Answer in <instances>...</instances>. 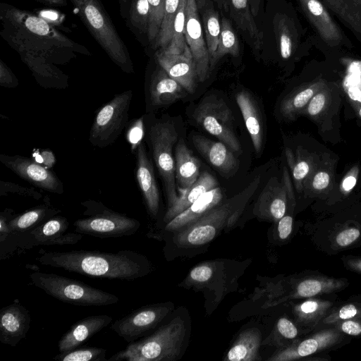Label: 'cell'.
I'll return each mask as SVG.
<instances>
[{"instance_id": "cell-1", "label": "cell", "mask_w": 361, "mask_h": 361, "mask_svg": "<svg viewBox=\"0 0 361 361\" xmlns=\"http://www.w3.org/2000/svg\"><path fill=\"white\" fill-rule=\"evenodd\" d=\"M36 260L44 266L107 279L132 281L145 276L152 270L145 255L131 250L105 252L84 250L47 252L41 249Z\"/></svg>"}, {"instance_id": "cell-2", "label": "cell", "mask_w": 361, "mask_h": 361, "mask_svg": "<svg viewBox=\"0 0 361 361\" xmlns=\"http://www.w3.org/2000/svg\"><path fill=\"white\" fill-rule=\"evenodd\" d=\"M260 176H256L240 192L221 202L195 222L174 233V241L182 247L200 246L212 241L226 226L240 216L249 200L257 190Z\"/></svg>"}, {"instance_id": "cell-3", "label": "cell", "mask_w": 361, "mask_h": 361, "mask_svg": "<svg viewBox=\"0 0 361 361\" xmlns=\"http://www.w3.org/2000/svg\"><path fill=\"white\" fill-rule=\"evenodd\" d=\"M185 322L174 317L152 334L128 343L107 361H173L179 358L186 336Z\"/></svg>"}, {"instance_id": "cell-4", "label": "cell", "mask_w": 361, "mask_h": 361, "mask_svg": "<svg viewBox=\"0 0 361 361\" xmlns=\"http://www.w3.org/2000/svg\"><path fill=\"white\" fill-rule=\"evenodd\" d=\"M305 230L316 249L328 255L361 246V216L349 209L310 224Z\"/></svg>"}, {"instance_id": "cell-5", "label": "cell", "mask_w": 361, "mask_h": 361, "mask_svg": "<svg viewBox=\"0 0 361 361\" xmlns=\"http://www.w3.org/2000/svg\"><path fill=\"white\" fill-rule=\"evenodd\" d=\"M29 278L33 285L49 295L74 305L106 306L119 301L111 293L63 276L36 271L30 273Z\"/></svg>"}, {"instance_id": "cell-6", "label": "cell", "mask_w": 361, "mask_h": 361, "mask_svg": "<svg viewBox=\"0 0 361 361\" xmlns=\"http://www.w3.org/2000/svg\"><path fill=\"white\" fill-rule=\"evenodd\" d=\"M145 118V117H144ZM145 138L150 147L152 156L161 176L167 200V208L177 200L176 164L173 147L178 139L174 124L167 120H145Z\"/></svg>"}, {"instance_id": "cell-7", "label": "cell", "mask_w": 361, "mask_h": 361, "mask_svg": "<svg viewBox=\"0 0 361 361\" xmlns=\"http://www.w3.org/2000/svg\"><path fill=\"white\" fill-rule=\"evenodd\" d=\"M80 204L86 217L74 221V231L100 238H121L135 233L140 226L138 220L116 212L102 202L89 200Z\"/></svg>"}, {"instance_id": "cell-8", "label": "cell", "mask_w": 361, "mask_h": 361, "mask_svg": "<svg viewBox=\"0 0 361 361\" xmlns=\"http://www.w3.org/2000/svg\"><path fill=\"white\" fill-rule=\"evenodd\" d=\"M91 32L111 59L125 71H130L126 48L97 0H71Z\"/></svg>"}, {"instance_id": "cell-9", "label": "cell", "mask_w": 361, "mask_h": 361, "mask_svg": "<svg viewBox=\"0 0 361 361\" xmlns=\"http://www.w3.org/2000/svg\"><path fill=\"white\" fill-rule=\"evenodd\" d=\"M301 12L311 25L313 46L322 52L351 50L354 45L320 0H297Z\"/></svg>"}, {"instance_id": "cell-10", "label": "cell", "mask_w": 361, "mask_h": 361, "mask_svg": "<svg viewBox=\"0 0 361 361\" xmlns=\"http://www.w3.org/2000/svg\"><path fill=\"white\" fill-rule=\"evenodd\" d=\"M133 91L116 94L95 114L89 141L93 146L106 147L115 142L128 123Z\"/></svg>"}, {"instance_id": "cell-11", "label": "cell", "mask_w": 361, "mask_h": 361, "mask_svg": "<svg viewBox=\"0 0 361 361\" xmlns=\"http://www.w3.org/2000/svg\"><path fill=\"white\" fill-rule=\"evenodd\" d=\"M350 336L343 334L333 326L316 329L301 337L293 345L278 350L271 355V361L309 360L318 355L327 354L350 342Z\"/></svg>"}, {"instance_id": "cell-12", "label": "cell", "mask_w": 361, "mask_h": 361, "mask_svg": "<svg viewBox=\"0 0 361 361\" xmlns=\"http://www.w3.org/2000/svg\"><path fill=\"white\" fill-rule=\"evenodd\" d=\"M196 123L226 145L233 152H241V145L233 129L230 108L215 95L204 97L194 110Z\"/></svg>"}, {"instance_id": "cell-13", "label": "cell", "mask_w": 361, "mask_h": 361, "mask_svg": "<svg viewBox=\"0 0 361 361\" xmlns=\"http://www.w3.org/2000/svg\"><path fill=\"white\" fill-rule=\"evenodd\" d=\"M68 227L69 222L66 217L56 215L25 235L8 238L1 245V252L7 257L18 247L29 250L37 245L76 244L83 234L68 233Z\"/></svg>"}, {"instance_id": "cell-14", "label": "cell", "mask_w": 361, "mask_h": 361, "mask_svg": "<svg viewBox=\"0 0 361 361\" xmlns=\"http://www.w3.org/2000/svg\"><path fill=\"white\" fill-rule=\"evenodd\" d=\"M172 307L173 304L170 302L141 307L115 321L111 329L126 342H133L155 329Z\"/></svg>"}, {"instance_id": "cell-15", "label": "cell", "mask_w": 361, "mask_h": 361, "mask_svg": "<svg viewBox=\"0 0 361 361\" xmlns=\"http://www.w3.org/2000/svg\"><path fill=\"white\" fill-rule=\"evenodd\" d=\"M288 206H295L293 192L287 169H283V182L273 177L267 182L254 207L258 217L278 222L287 212Z\"/></svg>"}, {"instance_id": "cell-16", "label": "cell", "mask_w": 361, "mask_h": 361, "mask_svg": "<svg viewBox=\"0 0 361 361\" xmlns=\"http://www.w3.org/2000/svg\"><path fill=\"white\" fill-rule=\"evenodd\" d=\"M273 29L279 53L283 60H288L299 54H309L313 46V36L304 39L306 30L300 26L295 16L277 12L273 18Z\"/></svg>"}, {"instance_id": "cell-17", "label": "cell", "mask_w": 361, "mask_h": 361, "mask_svg": "<svg viewBox=\"0 0 361 361\" xmlns=\"http://www.w3.org/2000/svg\"><path fill=\"white\" fill-rule=\"evenodd\" d=\"M349 284V281L344 277L336 278L314 271L304 272L290 279L289 290L281 301L338 293Z\"/></svg>"}, {"instance_id": "cell-18", "label": "cell", "mask_w": 361, "mask_h": 361, "mask_svg": "<svg viewBox=\"0 0 361 361\" xmlns=\"http://www.w3.org/2000/svg\"><path fill=\"white\" fill-rule=\"evenodd\" d=\"M0 162L22 179L52 193H63V183L51 170L21 155L0 154Z\"/></svg>"}, {"instance_id": "cell-19", "label": "cell", "mask_w": 361, "mask_h": 361, "mask_svg": "<svg viewBox=\"0 0 361 361\" xmlns=\"http://www.w3.org/2000/svg\"><path fill=\"white\" fill-rule=\"evenodd\" d=\"M185 38L195 61L198 80L208 77L210 58L204 39L196 0H187L185 7Z\"/></svg>"}, {"instance_id": "cell-20", "label": "cell", "mask_w": 361, "mask_h": 361, "mask_svg": "<svg viewBox=\"0 0 361 361\" xmlns=\"http://www.w3.org/2000/svg\"><path fill=\"white\" fill-rule=\"evenodd\" d=\"M340 300L336 293L325 294L290 302L295 323L308 333L314 331Z\"/></svg>"}, {"instance_id": "cell-21", "label": "cell", "mask_w": 361, "mask_h": 361, "mask_svg": "<svg viewBox=\"0 0 361 361\" xmlns=\"http://www.w3.org/2000/svg\"><path fill=\"white\" fill-rule=\"evenodd\" d=\"M135 176L146 208L150 216L156 219L159 211L160 197L154 166L144 145L141 142L135 151Z\"/></svg>"}, {"instance_id": "cell-22", "label": "cell", "mask_w": 361, "mask_h": 361, "mask_svg": "<svg viewBox=\"0 0 361 361\" xmlns=\"http://www.w3.org/2000/svg\"><path fill=\"white\" fill-rule=\"evenodd\" d=\"M30 314L18 299L0 310V341L16 346L25 338L30 326Z\"/></svg>"}, {"instance_id": "cell-23", "label": "cell", "mask_w": 361, "mask_h": 361, "mask_svg": "<svg viewBox=\"0 0 361 361\" xmlns=\"http://www.w3.org/2000/svg\"><path fill=\"white\" fill-rule=\"evenodd\" d=\"M157 60L160 67L188 93L192 94L195 91L198 76L190 49L180 54H169L161 50L157 54Z\"/></svg>"}, {"instance_id": "cell-24", "label": "cell", "mask_w": 361, "mask_h": 361, "mask_svg": "<svg viewBox=\"0 0 361 361\" xmlns=\"http://www.w3.org/2000/svg\"><path fill=\"white\" fill-rule=\"evenodd\" d=\"M188 93L161 68L153 73L146 91L147 108H159L184 97Z\"/></svg>"}, {"instance_id": "cell-25", "label": "cell", "mask_w": 361, "mask_h": 361, "mask_svg": "<svg viewBox=\"0 0 361 361\" xmlns=\"http://www.w3.org/2000/svg\"><path fill=\"white\" fill-rule=\"evenodd\" d=\"M112 320L109 315L98 314L78 321L61 337L58 343L59 351L63 353L79 347L106 327Z\"/></svg>"}, {"instance_id": "cell-26", "label": "cell", "mask_w": 361, "mask_h": 361, "mask_svg": "<svg viewBox=\"0 0 361 361\" xmlns=\"http://www.w3.org/2000/svg\"><path fill=\"white\" fill-rule=\"evenodd\" d=\"M324 65L321 63L319 72L312 80L300 85L283 99L280 111L283 117L292 120L302 114L313 96L329 82L322 71Z\"/></svg>"}, {"instance_id": "cell-27", "label": "cell", "mask_w": 361, "mask_h": 361, "mask_svg": "<svg viewBox=\"0 0 361 361\" xmlns=\"http://www.w3.org/2000/svg\"><path fill=\"white\" fill-rule=\"evenodd\" d=\"M192 140L197 151L220 173L231 176L238 170L236 157L224 142H215L200 135H194Z\"/></svg>"}, {"instance_id": "cell-28", "label": "cell", "mask_w": 361, "mask_h": 361, "mask_svg": "<svg viewBox=\"0 0 361 361\" xmlns=\"http://www.w3.org/2000/svg\"><path fill=\"white\" fill-rule=\"evenodd\" d=\"M224 199L221 188L216 187L201 195L189 207L166 224L164 230L175 232L195 222Z\"/></svg>"}, {"instance_id": "cell-29", "label": "cell", "mask_w": 361, "mask_h": 361, "mask_svg": "<svg viewBox=\"0 0 361 361\" xmlns=\"http://www.w3.org/2000/svg\"><path fill=\"white\" fill-rule=\"evenodd\" d=\"M60 212L59 209L44 204L14 215L8 224L7 238L25 235Z\"/></svg>"}, {"instance_id": "cell-30", "label": "cell", "mask_w": 361, "mask_h": 361, "mask_svg": "<svg viewBox=\"0 0 361 361\" xmlns=\"http://www.w3.org/2000/svg\"><path fill=\"white\" fill-rule=\"evenodd\" d=\"M217 186L218 181L216 178L209 172L204 171L193 185L181 192L176 202L167 208L163 218V222L165 224H167L189 207L204 193Z\"/></svg>"}, {"instance_id": "cell-31", "label": "cell", "mask_w": 361, "mask_h": 361, "mask_svg": "<svg viewBox=\"0 0 361 361\" xmlns=\"http://www.w3.org/2000/svg\"><path fill=\"white\" fill-rule=\"evenodd\" d=\"M176 181L180 193L193 185L200 176V162L180 140L176 147Z\"/></svg>"}, {"instance_id": "cell-32", "label": "cell", "mask_w": 361, "mask_h": 361, "mask_svg": "<svg viewBox=\"0 0 361 361\" xmlns=\"http://www.w3.org/2000/svg\"><path fill=\"white\" fill-rule=\"evenodd\" d=\"M230 16L243 32L247 35L255 51L263 45V33L257 25L248 0H228Z\"/></svg>"}, {"instance_id": "cell-33", "label": "cell", "mask_w": 361, "mask_h": 361, "mask_svg": "<svg viewBox=\"0 0 361 361\" xmlns=\"http://www.w3.org/2000/svg\"><path fill=\"white\" fill-rule=\"evenodd\" d=\"M235 99L255 150L258 153L261 151L263 144V127L257 105L251 94L247 91L238 92Z\"/></svg>"}, {"instance_id": "cell-34", "label": "cell", "mask_w": 361, "mask_h": 361, "mask_svg": "<svg viewBox=\"0 0 361 361\" xmlns=\"http://www.w3.org/2000/svg\"><path fill=\"white\" fill-rule=\"evenodd\" d=\"M361 43V0H320Z\"/></svg>"}, {"instance_id": "cell-35", "label": "cell", "mask_w": 361, "mask_h": 361, "mask_svg": "<svg viewBox=\"0 0 361 361\" xmlns=\"http://www.w3.org/2000/svg\"><path fill=\"white\" fill-rule=\"evenodd\" d=\"M261 341L262 334L258 329L252 328L245 330L229 348L224 360H261L259 353Z\"/></svg>"}, {"instance_id": "cell-36", "label": "cell", "mask_w": 361, "mask_h": 361, "mask_svg": "<svg viewBox=\"0 0 361 361\" xmlns=\"http://www.w3.org/2000/svg\"><path fill=\"white\" fill-rule=\"evenodd\" d=\"M352 317H361V293L353 295L346 300H340L316 329L331 326L339 320Z\"/></svg>"}, {"instance_id": "cell-37", "label": "cell", "mask_w": 361, "mask_h": 361, "mask_svg": "<svg viewBox=\"0 0 361 361\" xmlns=\"http://www.w3.org/2000/svg\"><path fill=\"white\" fill-rule=\"evenodd\" d=\"M308 332L301 329L293 319L287 317H282L276 322L274 330V341L275 345L279 347V349L288 347L301 337L307 334Z\"/></svg>"}, {"instance_id": "cell-38", "label": "cell", "mask_w": 361, "mask_h": 361, "mask_svg": "<svg viewBox=\"0 0 361 361\" xmlns=\"http://www.w3.org/2000/svg\"><path fill=\"white\" fill-rule=\"evenodd\" d=\"M239 54V43L237 36L230 21L226 17H224L221 23L219 44L214 56L210 60V68L213 67L217 61L226 54H231L237 57Z\"/></svg>"}, {"instance_id": "cell-39", "label": "cell", "mask_w": 361, "mask_h": 361, "mask_svg": "<svg viewBox=\"0 0 361 361\" xmlns=\"http://www.w3.org/2000/svg\"><path fill=\"white\" fill-rule=\"evenodd\" d=\"M187 0H180L178 12L174 20L171 40L163 50L169 54H180L189 49L185 38V7Z\"/></svg>"}, {"instance_id": "cell-40", "label": "cell", "mask_w": 361, "mask_h": 361, "mask_svg": "<svg viewBox=\"0 0 361 361\" xmlns=\"http://www.w3.org/2000/svg\"><path fill=\"white\" fill-rule=\"evenodd\" d=\"M337 85L334 82H329L319 90L311 99L302 114L310 116L311 118L318 121L322 118L324 112L330 109L333 99V90Z\"/></svg>"}, {"instance_id": "cell-41", "label": "cell", "mask_w": 361, "mask_h": 361, "mask_svg": "<svg viewBox=\"0 0 361 361\" xmlns=\"http://www.w3.org/2000/svg\"><path fill=\"white\" fill-rule=\"evenodd\" d=\"M202 20L207 47L211 60L216 52L219 41L221 23L219 14L214 9L208 8L203 13Z\"/></svg>"}, {"instance_id": "cell-42", "label": "cell", "mask_w": 361, "mask_h": 361, "mask_svg": "<svg viewBox=\"0 0 361 361\" xmlns=\"http://www.w3.org/2000/svg\"><path fill=\"white\" fill-rule=\"evenodd\" d=\"M332 182L329 170L324 168L319 169L310 175L305 185L307 195L311 197L326 198L330 192V185Z\"/></svg>"}, {"instance_id": "cell-43", "label": "cell", "mask_w": 361, "mask_h": 361, "mask_svg": "<svg viewBox=\"0 0 361 361\" xmlns=\"http://www.w3.org/2000/svg\"><path fill=\"white\" fill-rule=\"evenodd\" d=\"M288 163L291 169L295 185L298 191H301L312 173L313 161L309 157H298L295 160L289 149L286 150Z\"/></svg>"}, {"instance_id": "cell-44", "label": "cell", "mask_w": 361, "mask_h": 361, "mask_svg": "<svg viewBox=\"0 0 361 361\" xmlns=\"http://www.w3.org/2000/svg\"><path fill=\"white\" fill-rule=\"evenodd\" d=\"M180 0H165L164 14L159 35L157 47H167L173 35L174 20L178 12Z\"/></svg>"}, {"instance_id": "cell-45", "label": "cell", "mask_w": 361, "mask_h": 361, "mask_svg": "<svg viewBox=\"0 0 361 361\" xmlns=\"http://www.w3.org/2000/svg\"><path fill=\"white\" fill-rule=\"evenodd\" d=\"M106 349L97 347L76 348L60 353L53 359L56 361H107Z\"/></svg>"}, {"instance_id": "cell-46", "label": "cell", "mask_w": 361, "mask_h": 361, "mask_svg": "<svg viewBox=\"0 0 361 361\" xmlns=\"http://www.w3.org/2000/svg\"><path fill=\"white\" fill-rule=\"evenodd\" d=\"M149 3V21L147 27V37L149 41L157 39L162 23L165 0H148Z\"/></svg>"}, {"instance_id": "cell-47", "label": "cell", "mask_w": 361, "mask_h": 361, "mask_svg": "<svg viewBox=\"0 0 361 361\" xmlns=\"http://www.w3.org/2000/svg\"><path fill=\"white\" fill-rule=\"evenodd\" d=\"M130 13L131 23L141 32H147L149 21L148 0L135 1Z\"/></svg>"}, {"instance_id": "cell-48", "label": "cell", "mask_w": 361, "mask_h": 361, "mask_svg": "<svg viewBox=\"0 0 361 361\" xmlns=\"http://www.w3.org/2000/svg\"><path fill=\"white\" fill-rule=\"evenodd\" d=\"M126 139L130 145L133 152H135L139 145L145 138V118L144 116L128 122L126 126Z\"/></svg>"}, {"instance_id": "cell-49", "label": "cell", "mask_w": 361, "mask_h": 361, "mask_svg": "<svg viewBox=\"0 0 361 361\" xmlns=\"http://www.w3.org/2000/svg\"><path fill=\"white\" fill-rule=\"evenodd\" d=\"M331 326L349 336L361 337V317L339 320Z\"/></svg>"}, {"instance_id": "cell-50", "label": "cell", "mask_w": 361, "mask_h": 361, "mask_svg": "<svg viewBox=\"0 0 361 361\" xmlns=\"http://www.w3.org/2000/svg\"><path fill=\"white\" fill-rule=\"evenodd\" d=\"M23 22L25 27L31 32L41 36H51V27L44 19L25 15Z\"/></svg>"}, {"instance_id": "cell-51", "label": "cell", "mask_w": 361, "mask_h": 361, "mask_svg": "<svg viewBox=\"0 0 361 361\" xmlns=\"http://www.w3.org/2000/svg\"><path fill=\"white\" fill-rule=\"evenodd\" d=\"M17 193L23 196L30 197L35 200L42 197V195L32 188L23 187L14 183L0 181V195H6L8 193Z\"/></svg>"}, {"instance_id": "cell-52", "label": "cell", "mask_w": 361, "mask_h": 361, "mask_svg": "<svg viewBox=\"0 0 361 361\" xmlns=\"http://www.w3.org/2000/svg\"><path fill=\"white\" fill-rule=\"evenodd\" d=\"M214 273L213 267L209 264H202L194 267L189 274L191 282L202 283L209 281Z\"/></svg>"}, {"instance_id": "cell-53", "label": "cell", "mask_w": 361, "mask_h": 361, "mask_svg": "<svg viewBox=\"0 0 361 361\" xmlns=\"http://www.w3.org/2000/svg\"><path fill=\"white\" fill-rule=\"evenodd\" d=\"M293 228V218L290 214H286L278 221L277 232L280 240H286L291 235Z\"/></svg>"}, {"instance_id": "cell-54", "label": "cell", "mask_w": 361, "mask_h": 361, "mask_svg": "<svg viewBox=\"0 0 361 361\" xmlns=\"http://www.w3.org/2000/svg\"><path fill=\"white\" fill-rule=\"evenodd\" d=\"M0 85L8 88H14L18 85V80L9 68L1 61Z\"/></svg>"}, {"instance_id": "cell-55", "label": "cell", "mask_w": 361, "mask_h": 361, "mask_svg": "<svg viewBox=\"0 0 361 361\" xmlns=\"http://www.w3.org/2000/svg\"><path fill=\"white\" fill-rule=\"evenodd\" d=\"M13 216V210L11 209H6L0 213V243L8 235V224Z\"/></svg>"}, {"instance_id": "cell-56", "label": "cell", "mask_w": 361, "mask_h": 361, "mask_svg": "<svg viewBox=\"0 0 361 361\" xmlns=\"http://www.w3.org/2000/svg\"><path fill=\"white\" fill-rule=\"evenodd\" d=\"M341 260L347 270L361 275V256L343 255Z\"/></svg>"}, {"instance_id": "cell-57", "label": "cell", "mask_w": 361, "mask_h": 361, "mask_svg": "<svg viewBox=\"0 0 361 361\" xmlns=\"http://www.w3.org/2000/svg\"><path fill=\"white\" fill-rule=\"evenodd\" d=\"M251 8V11L253 16H256L258 13L261 0H248Z\"/></svg>"}, {"instance_id": "cell-58", "label": "cell", "mask_w": 361, "mask_h": 361, "mask_svg": "<svg viewBox=\"0 0 361 361\" xmlns=\"http://www.w3.org/2000/svg\"><path fill=\"white\" fill-rule=\"evenodd\" d=\"M218 5L220 9H224L228 11V0H214Z\"/></svg>"}, {"instance_id": "cell-59", "label": "cell", "mask_w": 361, "mask_h": 361, "mask_svg": "<svg viewBox=\"0 0 361 361\" xmlns=\"http://www.w3.org/2000/svg\"><path fill=\"white\" fill-rule=\"evenodd\" d=\"M51 4L54 5H64L66 4V0H42Z\"/></svg>"}, {"instance_id": "cell-60", "label": "cell", "mask_w": 361, "mask_h": 361, "mask_svg": "<svg viewBox=\"0 0 361 361\" xmlns=\"http://www.w3.org/2000/svg\"><path fill=\"white\" fill-rule=\"evenodd\" d=\"M349 209H350L355 214L361 216V204H357L350 208Z\"/></svg>"}, {"instance_id": "cell-61", "label": "cell", "mask_w": 361, "mask_h": 361, "mask_svg": "<svg viewBox=\"0 0 361 361\" xmlns=\"http://www.w3.org/2000/svg\"><path fill=\"white\" fill-rule=\"evenodd\" d=\"M359 116L361 118V107L358 110Z\"/></svg>"}, {"instance_id": "cell-62", "label": "cell", "mask_w": 361, "mask_h": 361, "mask_svg": "<svg viewBox=\"0 0 361 361\" xmlns=\"http://www.w3.org/2000/svg\"><path fill=\"white\" fill-rule=\"evenodd\" d=\"M123 2H126L127 0H122Z\"/></svg>"}]
</instances>
